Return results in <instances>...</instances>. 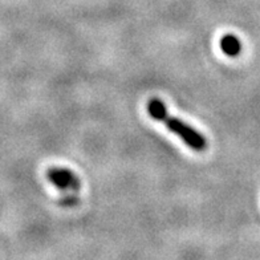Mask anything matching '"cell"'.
Listing matches in <instances>:
<instances>
[{"mask_svg": "<svg viewBox=\"0 0 260 260\" xmlns=\"http://www.w3.org/2000/svg\"><path fill=\"white\" fill-rule=\"evenodd\" d=\"M147 112L154 120L161 121L164 122L171 132H174L177 136L185 141V144L190 146L191 149L197 151L205 150L207 146V141L203 137L202 134L199 133L198 130H195L194 127L185 123L177 117H173L168 113V109L165 104L161 100L151 99L147 103Z\"/></svg>", "mask_w": 260, "mask_h": 260, "instance_id": "6da1fadb", "label": "cell"}, {"mask_svg": "<svg viewBox=\"0 0 260 260\" xmlns=\"http://www.w3.org/2000/svg\"><path fill=\"white\" fill-rule=\"evenodd\" d=\"M47 177L53 185L61 190H68V188L77 190L80 187V181L77 175L68 169H49Z\"/></svg>", "mask_w": 260, "mask_h": 260, "instance_id": "7a4b0ae2", "label": "cell"}, {"mask_svg": "<svg viewBox=\"0 0 260 260\" xmlns=\"http://www.w3.org/2000/svg\"><path fill=\"white\" fill-rule=\"evenodd\" d=\"M220 48L230 57L238 56L242 51V44H240L239 39L234 36V35H226L223 36L220 40Z\"/></svg>", "mask_w": 260, "mask_h": 260, "instance_id": "3957f363", "label": "cell"}]
</instances>
